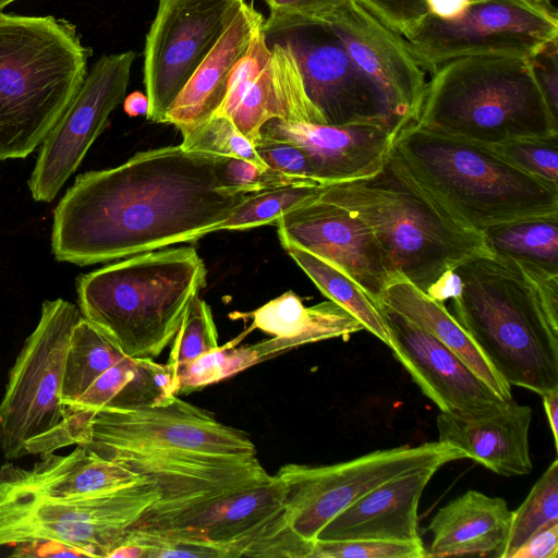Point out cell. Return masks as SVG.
<instances>
[{
    "mask_svg": "<svg viewBox=\"0 0 558 558\" xmlns=\"http://www.w3.org/2000/svg\"><path fill=\"white\" fill-rule=\"evenodd\" d=\"M393 150L423 185L477 231L558 213V185L522 171L492 146L413 123L397 136Z\"/></svg>",
    "mask_w": 558,
    "mask_h": 558,
    "instance_id": "obj_6",
    "label": "cell"
},
{
    "mask_svg": "<svg viewBox=\"0 0 558 558\" xmlns=\"http://www.w3.org/2000/svg\"><path fill=\"white\" fill-rule=\"evenodd\" d=\"M386 306L416 324L456 353L500 398H512L511 386L488 362L445 304L429 298L402 276H392L379 306Z\"/></svg>",
    "mask_w": 558,
    "mask_h": 558,
    "instance_id": "obj_29",
    "label": "cell"
},
{
    "mask_svg": "<svg viewBox=\"0 0 558 558\" xmlns=\"http://www.w3.org/2000/svg\"><path fill=\"white\" fill-rule=\"evenodd\" d=\"M158 497L156 484L143 477L70 499L0 498V546L52 542L80 557H108Z\"/></svg>",
    "mask_w": 558,
    "mask_h": 558,
    "instance_id": "obj_10",
    "label": "cell"
},
{
    "mask_svg": "<svg viewBox=\"0 0 558 558\" xmlns=\"http://www.w3.org/2000/svg\"><path fill=\"white\" fill-rule=\"evenodd\" d=\"M124 355L101 331L82 317L73 327L63 372L61 403L76 400Z\"/></svg>",
    "mask_w": 558,
    "mask_h": 558,
    "instance_id": "obj_32",
    "label": "cell"
},
{
    "mask_svg": "<svg viewBox=\"0 0 558 558\" xmlns=\"http://www.w3.org/2000/svg\"><path fill=\"white\" fill-rule=\"evenodd\" d=\"M490 253L558 272V213L483 229Z\"/></svg>",
    "mask_w": 558,
    "mask_h": 558,
    "instance_id": "obj_31",
    "label": "cell"
},
{
    "mask_svg": "<svg viewBox=\"0 0 558 558\" xmlns=\"http://www.w3.org/2000/svg\"><path fill=\"white\" fill-rule=\"evenodd\" d=\"M401 36L433 72L470 56L526 59L558 38V20L543 0H474L450 16L428 13Z\"/></svg>",
    "mask_w": 558,
    "mask_h": 558,
    "instance_id": "obj_11",
    "label": "cell"
},
{
    "mask_svg": "<svg viewBox=\"0 0 558 558\" xmlns=\"http://www.w3.org/2000/svg\"><path fill=\"white\" fill-rule=\"evenodd\" d=\"M218 159L174 145L78 175L53 210L54 258L87 266L209 233L250 194L223 189Z\"/></svg>",
    "mask_w": 558,
    "mask_h": 558,
    "instance_id": "obj_1",
    "label": "cell"
},
{
    "mask_svg": "<svg viewBox=\"0 0 558 558\" xmlns=\"http://www.w3.org/2000/svg\"><path fill=\"white\" fill-rule=\"evenodd\" d=\"M206 286L194 247L149 251L77 278L82 317L124 355L157 357L173 340L186 311Z\"/></svg>",
    "mask_w": 558,
    "mask_h": 558,
    "instance_id": "obj_5",
    "label": "cell"
},
{
    "mask_svg": "<svg viewBox=\"0 0 558 558\" xmlns=\"http://www.w3.org/2000/svg\"><path fill=\"white\" fill-rule=\"evenodd\" d=\"M260 134L292 143L308 156L322 184L365 178L377 172L398 133L371 125H328L272 119Z\"/></svg>",
    "mask_w": 558,
    "mask_h": 558,
    "instance_id": "obj_20",
    "label": "cell"
},
{
    "mask_svg": "<svg viewBox=\"0 0 558 558\" xmlns=\"http://www.w3.org/2000/svg\"><path fill=\"white\" fill-rule=\"evenodd\" d=\"M439 468H423L381 484L332 518L316 539L422 542L418 504Z\"/></svg>",
    "mask_w": 558,
    "mask_h": 558,
    "instance_id": "obj_23",
    "label": "cell"
},
{
    "mask_svg": "<svg viewBox=\"0 0 558 558\" xmlns=\"http://www.w3.org/2000/svg\"><path fill=\"white\" fill-rule=\"evenodd\" d=\"M360 1L400 35L429 13L427 0Z\"/></svg>",
    "mask_w": 558,
    "mask_h": 558,
    "instance_id": "obj_44",
    "label": "cell"
},
{
    "mask_svg": "<svg viewBox=\"0 0 558 558\" xmlns=\"http://www.w3.org/2000/svg\"><path fill=\"white\" fill-rule=\"evenodd\" d=\"M307 98L325 124H371L400 134L403 125L388 101L325 24L286 31Z\"/></svg>",
    "mask_w": 558,
    "mask_h": 558,
    "instance_id": "obj_16",
    "label": "cell"
},
{
    "mask_svg": "<svg viewBox=\"0 0 558 558\" xmlns=\"http://www.w3.org/2000/svg\"><path fill=\"white\" fill-rule=\"evenodd\" d=\"M245 0H158L145 38L146 117H165Z\"/></svg>",
    "mask_w": 558,
    "mask_h": 558,
    "instance_id": "obj_14",
    "label": "cell"
},
{
    "mask_svg": "<svg viewBox=\"0 0 558 558\" xmlns=\"http://www.w3.org/2000/svg\"><path fill=\"white\" fill-rule=\"evenodd\" d=\"M123 109L130 117L146 114L148 110V99L146 94L133 92L125 96Z\"/></svg>",
    "mask_w": 558,
    "mask_h": 558,
    "instance_id": "obj_48",
    "label": "cell"
},
{
    "mask_svg": "<svg viewBox=\"0 0 558 558\" xmlns=\"http://www.w3.org/2000/svg\"><path fill=\"white\" fill-rule=\"evenodd\" d=\"M511 520L512 511L504 498L466 490L438 509L430 520L426 557H499Z\"/></svg>",
    "mask_w": 558,
    "mask_h": 558,
    "instance_id": "obj_27",
    "label": "cell"
},
{
    "mask_svg": "<svg viewBox=\"0 0 558 558\" xmlns=\"http://www.w3.org/2000/svg\"><path fill=\"white\" fill-rule=\"evenodd\" d=\"M279 239L335 265L378 305L391 276L369 227L345 208L319 198L279 217Z\"/></svg>",
    "mask_w": 558,
    "mask_h": 558,
    "instance_id": "obj_18",
    "label": "cell"
},
{
    "mask_svg": "<svg viewBox=\"0 0 558 558\" xmlns=\"http://www.w3.org/2000/svg\"><path fill=\"white\" fill-rule=\"evenodd\" d=\"M533 411L513 399L473 413L440 412L438 441L461 449L465 457L502 476L529 474L532 469L529 430Z\"/></svg>",
    "mask_w": 558,
    "mask_h": 558,
    "instance_id": "obj_21",
    "label": "cell"
},
{
    "mask_svg": "<svg viewBox=\"0 0 558 558\" xmlns=\"http://www.w3.org/2000/svg\"><path fill=\"white\" fill-rule=\"evenodd\" d=\"M143 477L85 446L69 454L40 456L31 468L7 462L0 468V498L70 499L137 483Z\"/></svg>",
    "mask_w": 558,
    "mask_h": 558,
    "instance_id": "obj_22",
    "label": "cell"
},
{
    "mask_svg": "<svg viewBox=\"0 0 558 558\" xmlns=\"http://www.w3.org/2000/svg\"><path fill=\"white\" fill-rule=\"evenodd\" d=\"M136 53L102 54L88 70L71 105L41 144L28 179L32 197L51 202L76 171L111 112L123 102Z\"/></svg>",
    "mask_w": 558,
    "mask_h": 558,
    "instance_id": "obj_15",
    "label": "cell"
},
{
    "mask_svg": "<svg viewBox=\"0 0 558 558\" xmlns=\"http://www.w3.org/2000/svg\"><path fill=\"white\" fill-rule=\"evenodd\" d=\"M558 524L544 529L529 538L511 558H557Z\"/></svg>",
    "mask_w": 558,
    "mask_h": 558,
    "instance_id": "obj_45",
    "label": "cell"
},
{
    "mask_svg": "<svg viewBox=\"0 0 558 558\" xmlns=\"http://www.w3.org/2000/svg\"><path fill=\"white\" fill-rule=\"evenodd\" d=\"M492 147L522 171L558 185V133L515 137Z\"/></svg>",
    "mask_w": 558,
    "mask_h": 558,
    "instance_id": "obj_38",
    "label": "cell"
},
{
    "mask_svg": "<svg viewBox=\"0 0 558 558\" xmlns=\"http://www.w3.org/2000/svg\"><path fill=\"white\" fill-rule=\"evenodd\" d=\"M430 73L418 126L487 146L558 133L526 59L462 57Z\"/></svg>",
    "mask_w": 558,
    "mask_h": 558,
    "instance_id": "obj_7",
    "label": "cell"
},
{
    "mask_svg": "<svg viewBox=\"0 0 558 558\" xmlns=\"http://www.w3.org/2000/svg\"><path fill=\"white\" fill-rule=\"evenodd\" d=\"M78 308L63 299L41 304L38 324L9 373L0 402V448L7 460L74 445L61 403L68 347Z\"/></svg>",
    "mask_w": 558,
    "mask_h": 558,
    "instance_id": "obj_8",
    "label": "cell"
},
{
    "mask_svg": "<svg viewBox=\"0 0 558 558\" xmlns=\"http://www.w3.org/2000/svg\"><path fill=\"white\" fill-rule=\"evenodd\" d=\"M183 527L199 532L220 558H310L313 545L300 537L288 523L281 486L275 475L137 529Z\"/></svg>",
    "mask_w": 558,
    "mask_h": 558,
    "instance_id": "obj_12",
    "label": "cell"
},
{
    "mask_svg": "<svg viewBox=\"0 0 558 558\" xmlns=\"http://www.w3.org/2000/svg\"><path fill=\"white\" fill-rule=\"evenodd\" d=\"M325 184H296L250 193L223 221L210 229L247 230L275 223L282 215L319 198Z\"/></svg>",
    "mask_w": 558,
    "mask_h": 558,
    "instance_id": "obj_33",
    "label": "cell"
},
{
    "mask_svg": "<svg viewBox=\"0 0 558 558\" xmlns=\"http://www.w3.org/2000/svg\"><path fill=\"white\" fill-rule=\"evenodd\" d=\"M422 542L316 539L310 558H425Z\"/></svg>",
    "mask_w": 558,
    "mask_h": 558,
    "instance_id": "obj_40",
    "label": "cell"
},
{
    "mask_svg": "<svg viewBox=\"0 0 558 558\" xmlns=\"http://www.w3.org/2000/svg\"><path fill=\"white\" fill-rule=\"evenodd\" d=\"M252 326L272 339L263 341L269 359L298 347L333 338H349L364 330L362 323L332 301L306 307L302 300L288 291L251 313Z\"/></svg>",
    "mask_w": 558,
    "mask_h": 558,
    "instance_id": "obj_28",
    "label": "cell"
},
{
    "mask_svg": "<svg viewBox=\"0 0 558 558\" xmlns=\"http://www.w3.org/2000/svg\"><path fill=\"white\" fill-rule=\"evenodd\" d=\"M217 170L223 189L232 193H255L296 184H322L262 168L244 159L219 156Z\"/></svg>",
    "mask_w": 558,
    "mask_h": 558,
    "instance_id": "obj_39",
    "label": "cell"
},
{
    "mask_svg": "<svg viewBox=\"0 0 558 558\" xmlns=\"http://www.w3.org/2000/svg\"><path fill=\"white\" fill-rule=\"evenodd\" d=\"M253 145L268 168L287 175L318 182L313 165L301 147L263 134Z\"/></svg>",
    "mask_w": 558,
    "mask_h": 558,
    "instance_id": "obj_42",
    "label": "cell"
},
{
    "mask_svg": "<svg viewBox=\"0 0 558 558\" xmlns=\"http://www.w3.org/2000/svg\"><path fill=\"white\" fill-rule=\"evenodd\" d=\"M558 38L526 58L533 77L546 104L558 119Z\"/></svg>",
    "mask_w": 558,
    "mask_h": 558,
    "instance_id": "obj_43",
    "label": "cell"
},
{
    "mask_svg": "<svg viewBox=\"0 0 558 558\" xmlns=\"http://www.w3.org/2000/svg\"><path fill=\"white\" fill-rule=\"evenodd\" d=\"M92 53L65 19L0 12V161L43 144L77 95Z\"/></svg>",
    "mask_w": 558,
    "mask_h": 558,
    "instance_id": "obj_4",
    "label": "cell"
},
{
    "mask_svg": "<svg viewBox=\"0 0 558 558\" xmlns=\"http://www.w3.org/2000/svg\"><path fill=\"white\" fill-rule=\"evenodd\" d=\"M218 347V333L210 306L196 295L173 338L166 364L174 375L180 366L193 362Z\"/></svg>",
    "mask_w": 558,
    "mask_h": 558,
    "instance_id": "obj_37",
    "label": "cell"
},
{
    "mask_svg": "<svg viewBox=\"0 0 558 558\" xmlns=\"http://www.w3.org/2000/svg\"><path fill=\"white\" fill-rule=\"evenodd\" d=\"M462 290V280L456 269L444 272L425 292L433 300L445 304L458 298Z\"/></svg>",
    "mask_w": 558,
    "mask_h": 558,
    "instance_id": "obj_46",
    "label": "cell"
},
{
    "mask_svg": "<svg viewBox=\"0 0 558 558\" xmlns=\"http://www.w3.org/2000/svg\"><path fill=\"white\" fill-rule=\"evenodd\" d=\"M380 310L389 348L440 412L473 413L506 401L429 332L386 306L380 305Z\"/></svg>",
    "mask_w": 558,
    "mask_h": 558,
    "instance_id": "obj_19",
    "label": "cell"
},
{
    "mask_svg": "<svg viewBox=\"0 0 558 558\" xmlns=\"http://www.w3.org/2000/svg\"><path fill=\"white\" fill-rule=\"evenodd\" d=\"M340 39L405 129L418 116L427 81L403 37L360 0H339L316 20Z\"/></svg>",
    "mask_w": 558,
    "mask_h": 558,
    "instance_id": "obj_17",
    "label": "cell"
},
{
    "mask_svg": "<svg viewBox=\"0 0 558 558\" xmlns=\"http://www.w3.org/2000/svg\"><path fill=\"white\" fill-rule=\"evenodd\" d=\"M264 69L234 96L225 99L215 114L229 118L254 143L262 126L272 119L325 124L306 96L294 54L284 43L270 46Z\"/></svg>",
    "mask_w": 558,
    "mask_h": 558,
    "instance_id": "obj_24",
    "label": "cell"
},
{
    "mask_svg": "<svg viewBox=\"0 0 558 558\" xmlns=\"http://www.w3.org/2000/svg\"><path fill=\"white\" fill-rule=\"evenodd\" d=\"M279 240L286 252L325 296L350 312L362 323L364 329L390 345L389 331L380 306L351 277L296 244L284 239Z\"/></svg>",
    "mask_w": 558,
    "mask_h": 558,
    "instance_id": "obj_30",
    "label": "cell"
},
{
    "mask_svg": "<svg viewBox=\"0 0 558 558\" xmlns=\"http://www.w3.org/2000/svg\"><path fill=\"white\" fill-rule=\"evenodd\" d=\"M558 524V460H554L533 485L512 520L499 558L512 555L537 532Z\"/></svg>",
    "mask_w": 558,
    "mask_h": 558,
    "instance_id": "obj_34",
    "label": "cell"
},
{
    "mask_svg": "<svg viewBox=\"0 0 558 558\" xmlns=\"http://www.w3.org/2000/svg\"><path fill=\"white\" fill-rule=\"evenodd\" d=\"M555 447L558 446V390L541 396Z\"/></svg>",
    "mask_w": 558,
    "mask_h": 558,
    "instance_id": "obj_47",
    "label": "cell"
},
{
    "mask_svg": "<svg viewBox=\"0 0 558 558\" xmlns=\"http://www.w3.org/2000/svg\"><path fill=\"white\" fill-rule=\"evenodd\" d=\"M319 199L373 231L390 276L422 291L463 262L490 253L475 230L423 185L392 149L372 175L326 184Z\"/></svg>",
    "mask_w": 558,
    "mask_h": 558,
    "instance_id": "obj_2",
    "label": "cell"
},
{
    "mask_svg": "<svg viewBox=\"0 0 558 558\" xmlns=\"http://www.w3.org/2000/svg\"><path fill=\"white\" fill-rule=\"evenodd\" d=\"M461 459H466L461 449L434 441L376 450L330 465L289 463L275 476L281 486L288 523L300 537L314 543L332 518L381 484Z\"/></svg>",
    "mask_w": 558,
    "mask_h": 558,
    "instance_id": "obj_9",
    "label": "cell"
},
{
    "mask_svg": "<svg viewBox=\"0 0 558 558\" xmlns=\"http://www.w3.org/2000/svg\"><path fill=\"white\" fill-rule=\"evenodd\" d=\"M174 396L175 379L167 364L124 356L65 407L70 433L82 442L98 411L140 410L167 403Z\"/></svg>",
    "mask_w": 558,
    "mask_h": 558,
    "instance_id": "obj_26",
    "label": "cell"
},
{
    "mask_svg": "<svg viewBox=\"0 0 558 558\" xmlns=\"http://www.w3.org/2000/svg\"><path fill=\"white\" fill-rule=\"evenodd\" d=\"M462 290L453 317L511 386L539 396L558 390V324L534 279L514 259L493 253L454 268Z\"/></svg>",
    "mask_w": 558,
    "mask_h": 558,
    "instance_id": "obj_3",
    "label": "cell"
},
{
    "mask_svg": "<svg viewBox=\"0 0 558 558\" xmlns=\"http://www.w3.org/2000/svg\"><path fill=\"white\" fill-rule=\"evenodd\" d=\"M247 333L246 330L225 345L180 366L174 373L177 395L202 389L258 364L252 344L236 347Z\"/></svg>",
    "mask_w": 558,
    "mask_h": 558,
    "instance_id": "obj_35",
    "label": "cell"
},
{
    "mask_svg": "<svg viewBox=\"0 0 558 558\" xmlns=\"http://www.w3.org/2000/svg\"><path fill=\"white\" fill-rule=\"evenodd\" d=\"M265 17L244 1L215 46L168 109L165 123L183 135L211 118L221 107L230 74L246 52Z\"/></svg>",
    "mask_w": 558,
    "mask_h": 558,
    "instance_id": "obj_25",
    "label": "cell"
},
{
    "mask_svg": "<svg viewBox=\"0 0 558 558\" xmlns=\"http://www.w3.org/2000/svg\"><path fill=\"white\" fill-rule=\"evenodd\" d=\"M83 446L101 456L109 452L187 451L255 457L248 435L225 425L206 411L172 397L163 404L140 410L98 411Z\"/></svg>",
    "mask_w": 558,
    "mask_h": 558,
    "instance_id": "obj_13",
    "label": "cell"
},
{
    "mask_svg": "<svg viewBox=\"0 0 558 558\" xmlns=\"http://www.w3.org/2000/svg\"><path fill=\"white\" fill-rule=\"evenodd\" d=\"M182 137L185 151L240 158L267 168L253 143L225 116L214 114Z\"/></svg>",
    "mask_w": 558,
    "mask_h": 558,
    "instance_id": "obj_36",
    "label": "cell"
},
{
    "mask_svg": "<svg viewBox=\"0 0 558 558\" xmlns=\"http://www.w3.org/2000/svg\"><path fill=\"white\" fill-rule=\"evenodd\" d=\"M269 9L263 31L266 36L315 24L318 16L339 0H264Z\"/></svg>",
    "mask_w": 558,
    "mask_h": 558,
    "instance_id": "obj_41",
    "label": "cell"
},
{
    "mask_svg": "<svg viewBox=\"0 0 558 558\" xmlns=\"http://www.w3.org/2000/svg\"><path fill=\"white\" fill-rule=\"evenodd\" d=\"M15 1H17V0H0V12H2V10L7 5H9V4H11V3L15 2Z\"/></svg>",
    "mask_w": 558,
    "mask_h": 558,
    "instance_id": "obj_49",
    "label": "cell"
}]
</instances>
